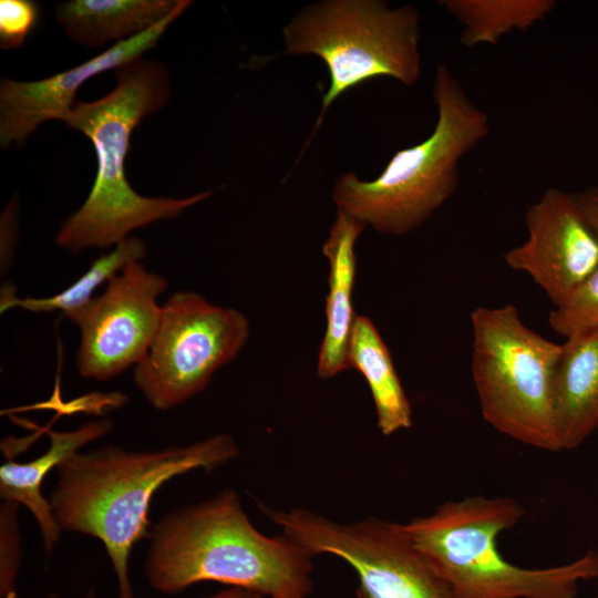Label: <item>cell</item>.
Segmentation results:
<instances>
[{
  "instance_id": "52a82bcc",
  "label": "cell",
  "mask_w": 598,
  "mask_h": 598,
  "mask_svg": "<svg viewBox=\"0 0 598 598\" xmlns=\"http://www.w3.org/2000/svg\"><path fill=\"white\" fill-rule=\"evenodd\" d=\"M472 378L483 419L499 433L559 452L553 382L561 344L528 328L513 305L471 313Z\"/></svg>"
},
{
  "instance_id": "6da1fadb",
  "label": "cell",
  "mask_w": 598,
  "mask_h": 598,
  "mask_svg": "<svg viewBox=\"0 0 598 598\" xmlns=\"http://www.w3.org/2000/svg\"><path fill=\"white\" fill-rule=\"evenodd\" d=\"M238 454L234 439L217 434L188 445L128 451L107 445L76 452L56 468L49 501L62 532L99 539L117 584V598H134L130 558L148 538L152 497L167 481L187 472L213 470Z\"/></svg>"
},
{
  "instance_id": "3957f363",
  "label": "cell",
  "mask_w": 598,
  "mask_h": 598,
  "mask_svg": "<svg viewBox=\"0 0 598 598\" xmlns=\"http://www.w3.org/2000/svg\"><path fill=\"white\" fill-rule=\"evenodd\" d=\"M115 87L103 97L75 101L63 122L93 144L96 176L82 206L62 225L58 246L73 252L116 246L135 229L179 216L207 199L212 192L185 198L146 197L135 192L125 176L131 136L141 121L163 107L171 81L163 63L144 56L115 70Z\"/></svg>"
},
{
  "instance_id": "7402d4cb",
  "label": "cell",
  "mask_w": 598,
  "mask_h": 598,
  "mask_svg": "<svg viewBox=\"0 0 598 598\" xmlns=\"http://www.w3.org/2000/svg\"><path fill=\"white\" fill-rule=\"evenodd\" d=\"M39 19V7L31 0L0 1V45L4 50L20 48Z\"/></svg>"
},
{
  "instance_id": "484cf974",
  "label": "cell",
  "mask_w": 598,
  "mask_h": 598,
  "mask_svg": "<svg viewBox=\"0 0 598 598\" xmlns=\"http://www.w3.org/2000/svg\"><path fill=\"white\" fill-rule=\"evenodd\" d=\"M42 598H60V596L58 594H50V595H47L45 597H42ZM83 598H100L99 595L96 594V591L94 589H91L89 590ZM134 598H140V597H134Z\"/></svg>"
},
{
  "instance_id": "4316f807",
  "label": "cell",
  "mask_w": 598,
  "mask_h": 598,
  "mask_svg": "<svg viewBox=\"0 0 598 598\" xmlns=\"http://www.w3.org/2000/svg\"><path fill=\"white\" fill-rule=\"evenodd\" d=\"M596 598H598V591H597V596H596Z\"/></svg>"
},
{
  "instance_id": "ba28073f",
  "label": "cell",
  "mask_w": 598,
  "mask_h": 598,
  "mask_svg": "<svg viewBox=\"0 0 598 598\" xmlns=\"http://www.w3.org/2000/svg\"><path fill=\"white\" fill-rule=\"evenodd\" d=\"M248 337L249 322L239 310L213 305L194 291H176L162 307L133 381L154 409L171 410L205 390Z\"/></svg>"
},
{
  "instance_id": "44dd1931",
  "label": "cell",
  "mask_w": 598,
  "mask_h": 598,
  "mask_svg": "<svg viewBox=\"0 0 598 598\" xmlns=\"http://www.w3.org/2000/svg\"><path fill=\"white\" fill-rule=\"evenodd\" d=\"M19 504L2 501L0 505V597L18 598L17 579L22 555L18 523Z\"/></svg>"
},
{
  "instance_id": "7a4b0ae2",
  "label": "cell",
  "mask_w": 598,
  "mask_h": 598,
  "mask_svg": "<svg viewBox=\"0 0 598 598\" xmlns=\"http://www.w3.org/2000/svg\"><path fill=\"white\" fill-rule=\"evenodd\" d=\"M147 539L145 578L166 595L216 581L270 598H305L312 586L313 556L285 535L261 534L231 489L167 513Z\"/></svg>"
},
{
  "instance_id": "30bf717a",
  "label": "cell",
  "mask_w": 598,
  "mask_h": 598,
  "mask_svg": "<svg viewBox=\"0 0 598 598\" xmlns=\"http://www.w3.org/2000/svg\"><path fill=\"white\" fill-rule=\"evenodd\" d=\"M167 286L165 277L133 261L100 296L64 315L80 330L75 364L83 379L107 381L142 360L158 328L157 299Z\"/></svg>"
},
{
  "instance_id": "5b68a950",
  "label": "cell",
  "mask_w": 598,
  "mask_h": 598,
  "mask_svg": "<svg viewBox=\"0 0 598 598\" xmlns=\"http://www.w3.org/2000/svg\"><path fill=\"white\" fill-rule=\"evenodd\" d=\"M525 515L513 497L468 496L403 524L413 545L444 584L447 598H576L598 579V553L560 566L524 568L499 553L498 536Z\"/></svg>"
},
{
  "instance_id": "ffe728a7",
  "label": "cell",
  "mask_w": 598,
  "mask_h": 598,
  "mask_svg": "<svg viewBox=\"0 0 598 598\" xmlns=\"http://www.w3.org/2000/svg\"><path fill=\"white\" fill-rule=\"evenodd\" d=\"M548 323L565 340L598 331V267L555 306Z\"/></svg>"
},
{
  "instance_id": "9a60e30c",
  "label": "cell",
  "mask_w": 598,
  "mask_h": 598,
  "mask_svg": "<svg viewBox=\"0 0 598 598\" xmlns=\"http://www.w3.org/2000/svg\"><path fill=\"white\" fill-rule=\"evenodd\" d=\"M112 425L111 420L101 419L71 431H50V446L43 454L25 463L7 460L0 466V497L24 506L32 514L48 553L54 549L62 529L54 518L49 498L42 493L44 478L83 446L106 435Z\"/></svg>"
},
{
  "instance_id": "603a6c76",
  "label": "cell",
  "mask_w": 598,
  "mask_h": 598,
  "mask_svg": "<svg viewBox=\"0 0 598 598\" xmlns=\"http://www.w3.org/2000/svg\"><path fill=\"white\" fill-rule=\"evenodd\" d=\"M16 204V200L10 202L1 217V270L10 262L13 252V238L16 237L13 230L17 229Z\"/></svg>"
},
{
  "instance_id": "2e32d148",
  "label": "cell",
  "mask_w": 598,
  "mask_h": 598,
  "mask_svg": "<svg viewBox=\"0 0 598 598\" xmlns=\"http://www.w3.org/2000/svg\"><path fill=\"white\" fill-rule=\"evenodd\" d=\"M179 3L181 0H70L58 4L54 13L71 41L100 48L145 32Z\"/></svg>"
},
{
  "instance_id": "ac0fdd59",
  "label": "cell",
  "mask_w": 598,
  "mask_h": 598,
  "mask_svg": "<svg viewBox=\"0 0 598 598\" xmlns=\"http://www.w3.org/2000/svg\"><path fill=\"white\" fill-rule=\"evenodd\" d=\"M441 4L461 24L466 48L495 45L514 31H525L546 19L554 0H443Z\"/></svg>"
},
{
  "instance_id": "4fadbf2b",
  "label": "cell",
  "mask_w": 598,
  "mask_h": 598,
  "mask_svg": "<svg viewBox=\"0 0 598 598\" xmlns=\"http://www.w3.org/2000/svg\"><path fill=\"white\" fill-rule=\"evenodd\" d=\"M365 226L337 210L323 244L329 261V292L326 298V331L319 350L317 373L329 379L349 368L348 348L357 315L352 305L355 282V241Z\"/></svg>"
},
{
  "instance_id": "7c38bea8",
  "label": "cell",
  "mask_w": 598,
  "mask_h": 598,
  "mask_svg": "<svg viewBox=\"0 0 598 598\" xmlns=\"http://www.w3.org/2000/svg\"><path fill=\"white\" fill-rule=\"evenodd\" d=\"M181 0L177 9L145 32L114 43L110 49L75 65L38 81H16L2 78L0 82V145L22 143L39 125L60 120L75 103V95L89 79L107 70L144 56L154 48L167 28L190 6Z\"/></svg>"
},
{
  "instance_id": "5bb4252c",
  "label": "cell",
  "mask_w": 598,
  "mask_h": 598,
  "mask_svg": "<svg viewBox=\"0 0 598 598\" xmlns=\"http://www.w3.org/2000/svg\"><path fill=\"white\" fill-rule=\"evenodd\" d=\"M553 406L560 451L580 446L598 429V331L561 344Z\"/></svg>"
},
{
  "instance_id": "d4e9b609",
  "label": "cell",
  "mask_w": 598,
  "mask_h": 598,
  "mask_svg": "<svg viewBox=\"0 0 598 598\" xmlns=\"http://www.w3.org/2000/svg\"><path fill=\"white\" fill-rule=\"evenodd\" d=\"M262 597L264 596L257 592L247 590V589L230 587L228 589L221 590L219 592H216L205 598H262Z\"/></svg>"
},
{
  "instance_id": "cb8c5ba5",
  "label": "cell",
  "mask_w": 598,
  "mask_h": 598,
  "mask_svg": "<svg viewBox=\"0 0 598 598\" xmlns=\"http://www.w3.org/2000/svg\"><path fill=\"white\" fill-rule=\"evenodd\" d=\"M574 195L586 218L598 234V184Z\"/></svg>"
},
{
  "instance_id": "8992f818",
  "label": "cell",
  "mask_w": 598,
  "mask_h": 598,
  "mask_svg": "<svg viewBox=\"0 0 598 598\" xmlns=\"http://www.w3.org/2000/svg\"><path fill=\"white\" fill-rule=\"evenodd\" d=\"M285 51L315 54L330 83L313 134L330 105L348 90L374 78L413 86L421 73L420 12L411 4L391 9L379 0H327L305 7L283 28Z\"/></svg>"
},
{
  "instance_id": "8fae6325",
  "label": "cell",
  "mask_w": 598,
  "mask_h": 598,
  "mask_svg": "<svg viewBox=\"0 0 598 598\" xmlns=\"http://www.w3.org/2000/svg\"><path fill=\"white\" fill-rule=\"evenodd\" d=\"M527 238L504 255L557 306L598 267V234L575 195L549 187L525 215Z\"/></svg>"
},
{
  "instance_id": "9c48e42d",
  "label": "cell",
  "mask_w": 598,
  "mask_h": 598,
  "mask_svg": "<svg viewBox=\"0 0 598 598\" xmlns=\"http://www.w3.org/2000/svg\"><path fill=\"white\" fill-rule=\"evenodd\" d=\"M264 512L312 556L332 554L349 563L359 578V598H447L403 524L369 518L342 525L303 509Z\"/></svg>"
},
{
  "instance_id": "d6986e66",
  "label": "cell",
  "mask_w": 598,
  "mask_h": 598,
  "mask_svg": "<svg viewBox=\"0 0 598 598\" xmlns=\"http://www.w3.org/2000/svg\"><path fill=\"white\" fill-rule=\"evenodd\" d=\"M146 256V245L138 238L127 237L118 243L111 252L94 259L89 269L61 292L47 298H18L12 285L1 289V313L12 308L32 312L61 311L63 315L76 309L93 297V292L103 282L110 281L126 265L142 261Z\"/></svg>"
},
{
  "instance_id": "277c9868",
  "label": "cell",
  "mask_w": 598,
  "mask_h": 598,
  "mask_svg": "<svg viewBox=\"0 0 598 598\" xmlns=\"http://www.w3.org/2000/svg\"><path fill=\"white\" fill-rule=\"evenodd\" d=\"M433 101L436 123L423 142L398 151L372 181L353 172L338 177L332 198L339 212L379 233L402 236L453 195L462 159L489 134L491 121L445 64L436 68Z\"/></svg>"
},
{
  "instance_id": "e0dca14e",
  "label": "cell",
  "mask_w": 598,
  "mask_h": 598,
  "mask_svg": "<svg viewBox=\"0 0 598 598\" xmlns=\"http://www.w3.org/2000/svg\"><path fill=\"white\" fill-rule=\"evenodd\" d=\"M349 368L358 370L371 391L377 424L383 435H391L412 425L410 401L403 390L390 351L378 329L365 316H358L352 327Z\"/></svg>"
}]
</instances>
